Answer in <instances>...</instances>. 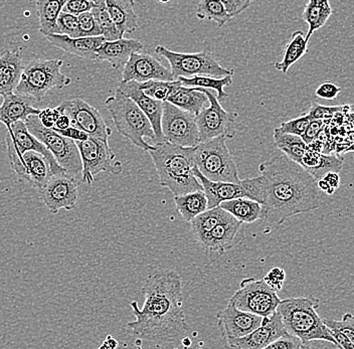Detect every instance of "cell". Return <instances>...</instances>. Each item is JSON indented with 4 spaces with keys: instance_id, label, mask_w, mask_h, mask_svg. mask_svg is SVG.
Segmentation results:
<instances>
[{
    "instance_id": "cell-10",
    "label": "cell",
    "mask_w": 354,
    "mask_h": 349,
    "mask_svg": "<svg viewBox=\"0 0 354 349\" xmlns=\"http://www.w3.org/2000/svg\"><path fill=\"white\" fill-rule=\"evenodd\" d=\"M82 159V181L92 185L101 172L118 176L123 171L121 161L117 160L109 142L102 139L88 137L83 141H76Z\"/></svg>"
},
{
    "instance_id": "cell-58",
    "label": "cell",
    "mask_w": 354,
    "mask_h": 349,
    "mask_svg": "<svg viewBox=\"0 0 354 349\" xmlns=\"http://www.w3.org/2000/svg\"><path fill=\"white\" fill-rule=\"evenodd\" d=\"M318 189H319L320 191L324 192L327 196H332V194L335 192V189H332L330 185L326 182L323 178H320V180H317Z\"/></svg>"
},
{
    "instance_id": "cell-23",
    "label": "cell",
    "mask_w": 354,
    "mask_h": 349,
    "mask_svg": "<svg viewBox=\"0 0 354 349\" xmlns=\"http://www.w3.org/2000/svg\"><path fill=\"white\" fill-rule=\"evenodd\" d=\"M242 223L231 216L214 227L209 233L196 238L198 244L207 253L223 255L234 246V238L240 231Z\"/></svg>"
},
{
    "instance_id": "cell-39",
    "label": "cell",
    "mask_w": 354,
    "mask_h": 349,
    "mask_svg": "<svg viewBox=\"0 0 354 349\" xmlns=\"http://www.w3.org/2000/svg\"><path fill=\"white\" fill-rule=\"evenodd\" d=\"M183 85L179 79L172 81H163V79H150V81L138 83L139 88L143 91L144 94L155 100L166 102L170 95Z\"/></svg>"
},
{
    "instance_id": "cell-19",
    "label": "cell",
    "mask_w": 354,
    "mask_h": 349,
    "mask_svg": "<svg viewBox=\"0 0 354 349\" xmlns=\"http://www.w3.org/2000/svg\"><path fill=\"white\" fill-rule=\"evenodd\" d=\"M288 331L285 328L280 313L276 311L270 317H264L262 326L252 331L245 337L232 338L227 337V346L231 348L239 349H263L267 348Z\"/></svg>"
},
{
    "instance_id": "cell-46",
    "label": "cell",
    "mask_w": 354,
    "mask_h": 349,
    "mask_svg": "<svg viewBox=\"0 0 354 349\" xmlns=\"http://www.w3.org/2000/svg\"><path fill=\"white\" fill-rule=\"evenodd\" d=\"M310 122L308 114L300 115L297 118L291 119L287 122L281 123L278 129L284 133L293 134V135L302 136L306 130L307 126Z\"/></svg>"
},
{
    "instance_id": "cell-37",
    "label": "cell",
    "mask_w": 354,
    "mask_h": 349,
    "mask_svg": "<svg viewBox=\"0 0 354 349\" xmlns=\"http://www.w3.org/2000/svg\"><path fill=\"white\" fill-rule=\"evenodd\" d=\"M179 81L181 82L185 87L203 88V89L214 90L216 92V97L218 100L223 101L227 98V94L225 92V88L231 86L232 84V76H225L223 78H216V77L207 76H194L192 78H185L179 77Z\"/></svg>"
},
{
    "instance_id": "cell-24",
    "label": "cell",
    "mask_w": 354,
    "mask_h": 349,
    "mask_svg": "<svg viewBox=\"0 0 354 349\" xmlns=\"http://www.w3.org/2000/svg\"><path fill=\"white\" fill-rule=\"evenodd\" d=\"M50 45L82 59L97 61V50L106 41L99 37H70L65 35L48 34L44 35Z\"/></svg>"
},
{
    "instance_id": "cell-8",
    "label": "cell",
    "mask_w": 354,
    "mask_h": 349,
    "mask_svg": "<svg viewBox=\"0 0 354 349\" xmlns=\"http://www.w3.org/2000/svg\"><path fill=\"white\" fill-rule=\"evenodd\" d=\"M155 53L168 62L174 79H178L179 77L192 78L201 75L216 78L234 75V70L221 66L210 50L185 54L168 50L163 46H157L155 48Z\"/></svg>"
},
{
    "instance_id": "cell-27",
    "label": "cell",
    "mask_w": 354,
    "mask_h": 349,
    "mask_svg": "<svg viewBox=\"0 0 354 349\" xmlns=\"http://www.w3.org/2000/svg\"><path fill=\"white\" fill-rule=\"evenodd\" d=\"M0 106V123L10 127L17 121H26L30 115H39L41 110L32 107L26 97L10 93L4 95Z\"/></svg>"
},
{
    "instance_id": "cell-45",
    "label": "cell",
    "mask_w": 354,
    "mask_h": 349,
    "mask_svg": "<svg viewBox=\"0 0 354 349\" xmlns=\"http://www.w3.org/2000/svg\"><path fill=\"white\" fill-rule=\"evenodd\" d=\"M323 322L328 328L329 327H333V328L342 331L343 334L348 338L354 346V314L353 313H345L340 321H338V320L323 319Z\"/></svg>"
},
{
    "instance_id": "cell-4",
    "label": "cell",
    "mask_w": 354,
    "mask_h": 349,
    "mask_svg": "<svg viewBox=\"0 0 354 349\" xmlns=\"http://www.w3.org/2000/svg\"><path fill=\"white\" fill-rule=\"evenodd\" d=\"M319 306L320 300L311 295L281 300L277 311L280 313L288 333L298 337L305 348H312L315 341H326L339 348L328 327L318 314Z\"/></svg>"
},
{
    "instance_id": "cell-34",
    "label": "cell",
    "mask_w": 354,
    "mask_h": 349,
    "mask_svg": "<svg viewBox=\"0 0 354 349\" xmlns=\"http://www.w3.org/2000/svg\"><path fill=\"white\" fill-rule=\"evenodd\" d=\"M308 43L304 32L301 30L293 32L289 43L285 48L282 59L275 64L276 70H280L283 74H286L289 68L300 61L308 52Z\"/></svg>"
},
{
    "instance_id": "cell-42",
    "label": "cell",
    "mask_w": 354,
    "mask_h": 349,
    "mask_svg": "<svg viewBox=\"0 0 354 349\" xmlns=\"http://www.w3.org/2000/svg\"><path fill=\"white\" fill-rule=\"evenodd\" d=\"M55 34L65 35L70 37H79V19L77 15L62 12L55 23Z\"/></svg>"
},
{
    "instance_id": "cell-12",
    "label": "cell",
    "mask_w": 354,
    "mask_h": 349,
    "mask_svg": "<svg viewBox=\"0 0 354 349\" xmlns=\"http://www.w3.org/2000/svg\"><path fill=\"white\" fill-rule=\"evenodd\" d=\"M196 178L203 185V191L207 194L209 209L218 207L221 202L239 198H248L262 205L263 185L261 176L258 178L242 180L241 182L214 181L205 178L198 167L194 169Z\"/></svg>"
},
{
    "instance_id": "cell-15",
    "label": "cell",
    "mask_w": 354,
    "mask_h": 349,
    "mask_svg": "<svg viewBox=\"0 0 354 349\" xmlns=\"http://www.w3.org/2000/svg\"><path fill=\"white\" fill-rule=\"evenodd\" d=\"M55 108L70 118L71 126L86 132L90 137L108 142L112 135V129L106 124L101 113L83 99L64 101Z\"/></svg>"
},
{
    "instance_id": "cell-16",
    "label": "cell",
    "mask_w": 354,
    "mask_h": 349,
    "mask_svg": "<svg viewBox=\"0 0 354 349\" xmlns=\"http://www.w3.org/2000/svg\"><path fill=\"white\" fill-rule=\"evenodd\" d=\"M39 192L46 209L53 214L61 209L73 211L79 200L77 178L66 172L53 174Z\"/></svg>"
},
{
    "instance_id": "cell-47",
    "label": "cell",
    "mask_w": 354,
    "mask_h": 349,
    "mask_svg": "<svg viewBox=\"0 0 354 349\" xmlns=\"http://www.w3.org/2000/svg\"><path fill=\"white\" fill-rule=\"evenodd\" d=\"M342 110L343 106H324L313 103L307 114H308L310 120H313V119L327 120V119H331L336 113L342 111Z\"/></svg>"
},
{
    "instance_id": "cell-32",
    "label": "cell",
    "mask_w": 354,
    "mask_h": 349,
    "mask_svg": "<svg viewBox=\"0 0 354 349\" xmlns=\"http://www.w3.org/2000/svg\"><path fill=\"white\" fill-rule=\"evenodd\" d=\"M177 211L185 222L190 223L198 214L209 209L207 194L203 191L188 192L174 196Z\"/></svg>"
},
{
    "instance_id": "cell-33",
    "label": "cell",
    "mask_w": 354,
    "mask_h": 349,
    "mask_svg": "<svg viewBox=\"0 0 354 349\" xmlns=\"http://www.w3.org/2000/svg\"><path fill=\"white\" fill-rule=\"evenodd\" d=\"M66 0H35L39 32L44 35L55 34L57 17L63 12Z\"/></svg>"
},
{
    "instance_id": "cell-43",
    "label": "cell",
    "mask_w": 354,
    "mask_h": 349,
    "mask_svg": "<svg viewBox=\"0 0 354 349\" xmlns=\"http://www.w3.org/2000/svg\"><path fill=\"white\" fill-rule=\"evenodd\" d=\"M79 19L80 37H99L102 35L101 28L96 17L92 12L81 13Z\"/></svg>"
},
{
    "instance_id": "cell-20",
    "label": "cell",
    "mask_w": 354,
    "mask_h": 349,
    "mask_svg": "<svg viewBox=\"0 0 354 349\" xmlns=\"http://www.w3.org/2000/svg\"><path fill=\"white\" fill-rule=\"evenodd\" d=\"M150 79L172 81L171 70L166 68L158 59L147 53H133L123 67L122 81H135L138 83Z\"/></svg>"
},
{
    "instance_id": "cell-48",
    "label": "cell",
    "mask_w": 354,
    "mask_h": 349,
    "mask_svg": "<svg viewBox=\"0 0 354 349\" xmlns=\"http://www.w3.org/2000/svg\"><path fill=\"white\" fill-rule=\"evenodd\" d=\"M267 348L271 349H304V343L294 335L286 333L278 339L275 340L273 343L270 344Z\"/></svg>"
},
{
    "instance_id": "cell-50",
    "label": "cell",
    "mask_w": 354,
    "mask_h": 349,
    "mask_svg": "<svg viewBox=\"0 0 354 349\" xmlns=\"http://www.w3.org/2000/svg\"><path fill=\"white\" fill-rule=\"evenodd\" d=\"M342 92V88L332 82H324L315 91V95L324 100H334Z\"/></svg>"
},
{
    "instance_id": "cell-56",
    "label": "cell",
    "mask_w": 354,
    "mask_h": 349,
    "mask_svg": "<svg viewBox=\"0 0 354 349\" xmlns=\"http://www.w3.org/2000/svg\"><path fill=\"white\" fill-rule=\"evenodd\" d=\"M323 180L326 181L329 185L332 187V189H337L340 185V176L338 172L329 171L323 176Z\"/></svg>"
},
{
    "instance_id": "cell-13",
    "label": "cell",
    "mask_w": 354,
    "mask_h": 349,
    "mask_svg": "<svg viewBox=\"0 0 354 349\" xmlns=\"http://www.w3.org/2000/svg\"><path fill=\"white\" fill-rule=\"evenodd\" d=\"M163 136L166 142L183 147H194L201 142L196 115L185 111L169 102L163 103Z\"/></svg>"
},
{
    "instance_id": "cell-40",
    "label": "cell",
    "mask_w": 354,
    "mask_h": 349,
    "mask_svg": "<svg viewBox=\"0 0 354 349\" xmlns=\"http://www.w3.org/2000/svg\"><path fill=\"white\" fill-rule=\"evenodd\" d=\"M343 162H344V158L342 156L320 153L315 167L308 170V172L316 180H318L329 171L338 172L339 173L342 169Z\"/></svg>"
},
{
    "instance_id": "cell-41",
    "label": "cell",
    "mask_w": 354,
    "mask_h": 349,
    "mask_svg": "<svg viewBox=\"0 0 354 349\" xmlns=\"http://www.w3.org/2000/svg\"><path fill=\"white\" fill-rule=\"evenodd\" d=\"M91 12L94 13L95 17H96L100 28H101L102 37L106 41H116V39L123 37L120 30H118L116 24L111 19L109 13L106 10L105 4L99 6V8H94Z\"/></svg>"
},
{
    "instance_id": "cell-17",
    "label": "cell",
    "mask_w": 354,
    "mask_h": 349,
    "mask_svg": "<svg viewBox=\"0 0 354 349\" xmlns=\"http://www.w3.org/2000/svg\"><path fill=\"white\" fill-rule=\"evenodd\" d=\"M6 130H8V133L6 136V143L8 159L17 158L26 151L39 152V153L43 154L50 162L52 176L66 172L65 169H62L57 164L48 148L44 147L37 137L30 133L24 121H17V122L12 123L10 127L6 128Z\"/></svg>"
},
{
    "instance_id": "cell-35",
    "label": "cell",
    "mask_w": 354,
    "mask_h": 349,
    "mask_svg": "<svg viewBox=\"0 0 354 349\" xmlns=\"http://www.w3.org/2000/svg\"><path fill=\"white\" fill-rule=\"evenodd\" d=\"M274 142H275L276 147L281 150L283 154L299 164H301L303 155L308 148V145L304 142L302 137L284 133L278 128H275L274 130Z\"/></svg>"
},
{
    "instance_id": "cell-2",
    "label": "cell",
    "mask_w": 354,
    "mask_h": 349,
    "mask_svg": "<svg viewBox=\"0 0 354 349\" xmlns=\"http://www.w3.org/2000/svg\"><path fill=\"white\" fill-rule=\"evenodd\" d=\"M259 171L263 185L261 220L281 225L291 216L319 209L317 180L285 154L265 161Z\"/></svg>"
},
{
    "instance_id": "cell-22",
    "label": "cell",
    "mask_w": 354,
    "mask_h": 349,
    "mask_svg": "<svg viewBox=\"0 0 354 349\" xmlns=\"http://www.w3.org/2000/svg\"><path fill=\"white\" fill-rule=\"evenodd\" d=\"M118 89L123 92L126 96L131 98L138 107L142 110L144 114L149 119L155 134V142H165V139L161 128L162 120L163 103L165 102L155 100L144 94L143 91L139 88L138 82H121Z\"/></svg>"
},
{
    "instance_id": "cell-51",
    "label": "cell",
    "mask_w": 354,
    "mask_h": 349,
    "mask_svg": "<svg viewBox=\"0 0 354 349\" xmlns=\"http://www.w3.org/2000/svg\"><path fill=\"white\" fill-rule=\"evenodd\" d=\"M325 125H326V120H322V119H313V120H310L304 134L301 136L303 140H304V142L306 143L307 145L313 142L314 139L324 129Z\"/></svg>"
},
{
    "instance_id": "cell-36",
    "label": "cell",
    "mask_w": 354,
    "mask_h": 349,
    "mask_svg": "<svg viewBox=\"0 0 354 349\" xmlns=\"http://www.w3.org/2000/svg\"><path fill=\"white\" fill-rule=\"evenodd\" d=\"M232 214L218 207L207 209L190 222L192 224V234L194 238H198L205 234L209 233L214 227L227 220Z\"/></svg>"
},
{
    "instance_id": "cell-38",
    "label": "cell",
    "mask_w": 354,
    "mask_h": 349,
    "mask_svg": "<svg viewBox=\"0 0 354 349\" xmlns=\"http://www.w3.org/2000/svg\"><path fill=\"white\" fill-rule=\"evenodd\" d=\"M196 15L201 21H214L218 28H223L232 19L227 8L221 0H199Z\"/></svg>"
},
{
    "instance_id": "cell-11",
    "label": "cell",
    "mask_w": 354,
    "mask_h": 349,
    "mask_svg": "<svg viewBox=\"0 0 354 349\" xmlns=\"http://www.w3.org/2000/svg\"><path fill=\"white\" fill-rule=\"evenodd\" d=\"M281 299L277 291L269 286L264 280L254 278L243 279L240 288L234 292L229 303L239 309L254 314L270 317L277 311Z\"/></svg>"
},
{
    "instance_id": "cell-52",
    "label": "cell",
    "mask_w": 354,
    "mask_h": 349,
    "mask_svg": "<svg viewBox=\"0 0 354 349\" xmlns=\"http://www.w3.org/2000/svg\"><path fill=\"white\" fill-rule=\"evenodd\" d=\"M221 1L225 4L232 19L248 10L253 0H221Z\"/></svg>"
},
{
    "instance_id": "cell-57",
    "label": "cell",
    "mask_w": 354,
    "mask_h": 349,
    "mask_svg": "<svg viewBox=\"0 0 354 349\" xmlns=\"http://www.w3.org/2000/svg\"><path fill=\"white\" fill-rule=\"evenodd\" d=\"M70 118H68L66 114H64V113H61V114H59V118H57V121H55V124L53 129L55 130V131H59V130L66 129V128L70 127Z\"/></svg>"
},
{
    "instance_id": "cell-28",
    "label": "cell",
    "mask_w": 354,
    "mask_h": 349,
    "mask_svg": "<svg viewBox=\"0 0 354 349\" xmlns=\"http://www.w3.org/2000/svg\"><path fill=\"white\" fill-rule=\"evenodd\" d=\"M106 10L121 35L133 34L139 28L134 0H106Z\"/></svg>"
},
{
    "instance_id": "cell-7",
    "label": "cell",
    "mask_w": 354,
    "mask_h": 349,
    "mask_svg": "<svg viewBox=\"0 0 354 349\" xmlns=\"http://www.w3.org/2000/svg\"><path fill=\"white\" fill-rule=\"evenodd\" d=\"M227 138L218 136L194 147V160L199 171L214 181L241 182L236 162L227 147Z\"/></svg>"
},
{
    "instance_id": "cell-21",
    "label": "cell",
    "mask_w": 354,
    "mask_h": 349,
    "mask_svg": "<svg viewBox=\"0 0 354 349\" xmlns=\"http://www.w3.org/2000/svg\"><path fill=\"white\" fill-rule=\"evenodd\" d=\"M218 326L223 337L239 338L250 334L254 329L262 326V316L241 310L231 303L218 313Z\"/></svg>"
},
{
    "instance_id": "cell-6",
    "label": "cell",
    "mask_w": 354,
    "mask_h": 349,
    "mask_svg": "<svg viewBox=\"0 0 354 349\" xmlns=\"http://www.w3.org/2000/svg\"><path fill=\"white\" fill-rule=\"evenodd\" d=\"M63 59H32L24 66L15 94L41 102L53 89L68 87L72 79L62 73Z\"/></svg>"
},
{
    "instance_id": "cell-5",
    "label": "cell",
    "mask_w": 354,
    "mask_h": 349,
    "mask_svg": "<svg viewBox=\"0 0 354 349\" xmlns=\"http://www.w3.org/2000/svg\"><path fill=\"white\" fill-rule=\"evenodd\" d=\"M105 106L117 130L124 138L131 141L135 147L148 152L152 145L144 140L145 137L155 141L153 128L142 110L129 97L117 89L113 96L108 97Z\"/></svg>"
},
{
    "instance_id": "cell-25",
    "label": "cell",
    "mask_w": 354,
    "mask_h": 349,
    "mask_svg": "<svg viewBox=\"0 0 354 349\" xmlns=\"http://www.w3.org/2000/svg\"><path fill=\"white\" fill-rule=\"evenodd\" d=\"M143 44L134 39L105 41L97 50V61H105L115 70L124 67L133 53L142 52Z\"/></svg>"
},
{
    "instance_id": "cell-26",
    "label": "cell",
    "mask_w": 354,
    "mask_h": 349,
    "mask_svg": "<svg viewBox=\"0 0 354 349\" xmlns=\"http://www.w3.org/2000/svg\"><path fill=\"white\" fill-rule=\"evenodd\" d=\"M22 70L21 48L6 50L0 56V96L15 93L21 79Z\"/></svg>"
},
{
    "instance_id": "cell-29",
    "label": "cell",
    "mask_w": 354,
    "mask_h": 349,
    "mask_svg": "<svg viewBox=\"0 0 354 349\" xmlns=\"http://www.w3.org/2000/svg\"><path fill=\"white\" fill-rule=\"evenodd\" d=\"M167 102L196 116L201 110L209 106V98L203 92V88L185 87L183 85L179 86L170 95Z\"/></svg>"
},
{
    "instance_id": "cell-3",
    "label": "cell",
    "mask_w": 354,
    "mask_h": 349,
    "mask_svg": "<svg viewBox=\"0 0 354 349\" xmlns=\"http://www.w3.org/2000/svg\"><path fill=\"white\" fill-rule=\"evenodd\" d=\"M148 153L153 161L161 187L169 189L174 196L203 191L194 173V147H178L165 141L152 145Z\"/></svg>"
},
{
    "instance_id": "cell-1",
    "label": "cell",
    "mask_w": 354,
    "mask_h": 349,
    "mask_svg": "<svg viewBox=\"0 0 354 349\" xmlns=\"http://www.w3.org/2000/svg\"><path fill=\"white\" fill-rule=\"evenodd\" d=\"M145 302L130 303L136 320L129 322L130 335L154 343H176L187 337L188 324L183 309L181 276L174 270L150 274L142 288Z\"/></svg>"
},
{
    "instance_id": "cell-55",
    "label": "cell",
    "mask_w": 354,
    "mask_h": 349,
    "mask_svg": "<svg viewBox=\"0 0 354 349\" xmlns=\"http://www.w3.org/2000/svg\"><path fill=\"white\" fill-rule=\"evenodd\" d=\"M329 330H330L332 337H333L334 339H335L336 343L338 344L339 348L354 349L353 342H351L348 338L345 337L342 331L338 330V329L333 328V327H329Z\"/></svg>"
},
{
    "instance_id": "cell-54",
    "label": "cell",
    "mask_w": 354,
    "mask_h": 349,
    "mask_svg": "<svg viewBox=\"0 0 354 349\" xmlns=\"http://www.w3.org/2000/svg\"><path fill=\"white\" fill-rule=\"evenodd\" d=\"M59 134L66 137V138L72 139L74 141H83L88 139V136L86 132L82 131V130L77 129L74 126H70V127L66 128L64 130H59Z\"/></svg>"
},
{
    "instance_id": "cell-61",
    "label": "cell",
    "mask_w": 354,
    "mask_h": 349,
    "mask_svg": "<svg viewBox=\"0 0 354 349\" xmlns=\"http://www.w3.org/2000/svg\"><path fill=\"white\" fill-rule=\"evenodd\" d=\"M157 1H159L160 2V3L162 4H167L169 3V2L171 1V0H157Z\"/></svg>"
},
{
    "instance_id": "cell-31",
    "label": "cell",
    "mask_w": 354,
    "mask_h": 349,
    "mask_svg": "<svg viewBox=\"0 0 354 349\" xmlns=\"http://www.w3.org/2000/svg\"><path fill=\"white\" fill-rule=\"evenodd\" d=\"M332 12L329 0H309L302 15L305 23L308 24V32L305 35L307 41H309L314 32L327 23Z\"/></svg>"
},
{
    "instance_id": "cell-49",
    "label": "cell",
    "mask_w": 354,
    "mask_h": 349,
    "mask_svg": "<svg viewBox=\"0 0 354 349\" xmlns=\"http://www.w3.org/2000/svg\"><path fill=\"white\" fill-rule=\"evenodd\" d=\"M264 281L269 285L274 290H282L283 285H284L285 280H286V272L281 268H272L271 270L266 274Z\"/></svg>"
},
{
    "instance_id": "cell-18",
    "label": "cell",
    "mask_w": 354,
    "mask_h": 349,
    "mask_svg": "<svg viewBox=\"0 0 354 349\" xmlns=\"http://www.w3.org/2000/svg\"><path fill=\"white\" fill-rule=\"evenodd\" d=\"M8 163L19 180L39 191L52 176L50 162L39 152H24L21 155L8 159Z\"/></svg>"
},
{
    "instance_id": "cell-53",
    "label": "cell",
    "mask_w": 354,
    "mask_h": 349,
    "mask_svg": "<svg viewBox=\"0 0 354 349\" xmlns=\"http://www.w3.org/2000/svg\"><path fill=\"white\" fill-rule=\"evenodd\" d=\"M59 114L61 113H59L57 108H48V109L41 110L37 116H39L41 124L53 129L55 124V121L59 118Z\"/></svg>"
},
{
    "instance_id": "cell-59",
    "label": "cell",
    "mask_w": 354,
    "mask_h": 349,
    "mask_svg": "<svg viewBox=\"0 0 354 349\" xmlns=\"http://www.w3.org/2000/svg\"><path fill=\"white\" fill-rule=\"evenodd\" d=\"M118 341H117V340L115 339L114 337H111V335H108V337H106V339L104 340L103 344H102V346H100V348L115 349L118 348Z\"/></svg>"
},
{
    "instance_id": "cell-9",
    "label": "cell",
    "mask_w": 354,
    "mask_h": 349,
    "mask_svg": "<svg viewBox=\"0 0 354 349\" xmlns=\"http://www.w3.org/2000/svg\"><path fill=\"white\" fill-rule=\"evenodd\" d=\"M24 122L30 133L48 148L57 164L65 169L66 173L76 178L82 173V159L76 141L41 124L37 115H30Z\"/></svg>"
},
{
    "instance_id": "cell-30",
    "label": "cell",
    "mask_w": 354,
    "mask_h": 349,
    "mask_svg": "<svg viewBox=\"0 0 354 349\" xmlns=\"http://www.w3.org/2000/svg\"><path fill=\"white\" fill-rule=\"evenodd\" d=\"M220 207L242 224H253L262 218V205L252 198H234L221 202Z\"/></svg>"
},
{
    "instance_id": "cell-60",
    "label": "cell",
    "mask_w": 354,
    "mask_h": 349,
    "mask_svg": "<svg viewBox=\"0 0 354 349\" xmlns=\"http://www.w3.org/2000/svg\"><path fill=\"white\" fill-rule=\"evenodd\" d=\"M345 152H346V153L347 152H354V142L351 145V147L347 148L346 151Z\"/></svg>"
},
{
    "instance_id": "cell-44",
    "label": "cell",
    "mask_w": 354,
    "mask_h": 349,
    "mask_svg": "<svg viewBox=\"0 0 354 349\" xmlns=\"http://www.w3.org/2000/svg\"><path fill=\"white\" fill-rule=\"evenodd\" d=\"M106 0H66L63 12L79 15L105 4Z\"/></svg>"
},
{
    "instance_id": "cell-14",
    "label": "cell",
    "mask_w": 354,
    "mask_h": 349,
    "mask_svg": "<svg viewBox=\"0 0 354 349\" xmlns=\"http://www.w3.org/2000/svg\"><path fill=\"white\" fill-rule=\"evenodd\" d=\"M209 98V106L201 110L196 116L201 142L218 136L227 139L236 135V114L225 111L216 95L209 89H203Z\"/></svg>"
}]
</instances>
